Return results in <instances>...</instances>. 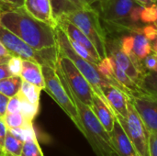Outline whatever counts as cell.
I'll return each mask as SVG.
<instances>
[{
	"label": "cell",
	"instance_id": "cell-46",
	"mask_svg": "<svg viewBox=\"0 0 157 156\" xmlns=\"http://www.w3.org/2000/svg\"><path fill=\"white\" fill-rule=\"evenodd\" d=\"M0 155H4V153H3V150L1 149V147H0Z\"/></svg>",
	"mask_w": 157,
	"mask_h": 156
},
{
	"label": "cell",
	"instance_id": "cell-34",
	"mask_svg": "<svg viewBox=\"0 0 157 156\" xmlns=\"http://www.w3.org/2000/svg\"><path fill=\"white\" fill-rule=\"evenodd\" d=\"M6 112H10V113L20 112V102H19V98L17 95L9 98V101L6 107Z\"/></svg>",
	"mask_w": 157,
	"mask_h": 156
},
{
	"label": "cell",
	"instance_id": "cell-35",
	"mask_svg": "<svg viewBox=\"0 0 157 156\" xmlns=\"http://www.w3.org/2000/svg\"><path fill=\"white\" fill-rule=\"evenodd\" d=\"M7 131H8L7 126L6 125L3 119L0 118V147L2 150H3V146H4V143H5Z\"/></svg>",
	"mask_w": 157,
	"mask_h": 156
},
{
	"label": "cell",
	"instance_id": "cell-3",
	"mask_svg": "<svg viewBox=\"0 0 157 156\" xmlns=\"http://www.w3.org/2000/svg\"><path fill=\"white\" fill-rule=\"evenodd\" d=\"M98 12L100 19L108 27L109 32L137 33L142 32V27L133 26L129 15L133 6L138 5L134 0H98Z\"/></svg>",
	"mask_w": 157,
	"mask_h": 156
},
{
	"label": "cell",
	"instance_id": "cell-13",
	"mask_svg": "<svg viewBox=\"0 0 157 156\" xmlns=\"http://www.w3.org/2000/svg\"><path fill=\"white\" fill-rule=\"evenodd\" d=\"M56 22H57L58 26L66 33L67 37L70 40H73L75 42L79 43L80 45L84 46L90 52V54L94 57V59L98 63L100 62L101 58H100L96 47L94 46L92 41L85 35V33L81 29H79L75 25H74L72 22H70L68 19H66L63 17H57Z\"/></svg>",
	"mask_w": 157,
	"mask_h": 156
},
{
	"label": "cell",
	"instance_id": "cell-9",
	"mask_svg": "<svg viewBox=\"0 0 157 156\" xmlns=\"http://www.w3.org/2000/svg\"><path fill=\"white\" fill-rule=\"evenodd\" d=\"M57 65L63 74L71 90L76 97L84 104L91 107L94 91L88 81L74 63L67 56L58 52Z\"/></svg>",
	"mask_w": 157,
	"mask_h": 156
},
{
	"label": "cell",
	"instance_id": "cell-39",
	"mask_svg": "<svg viewBox=\"0 0 157 156\" xmlns=\"http://www.w3.org/2000/svg\"><path fill=\"white\" fill-rule=\"evenodd\" d=\"M73 4H75L78 8L80 9H86V8H90L93 6H90L85 0H70Z\"/></svg>",
	"mask_w": 157,
	"mask_h": 156
},
{
	"label": "cell",
	"instance_id": "cell-11",
	"mask_svg": "<svg viewBox=\"0 0 157 156\" xmlns=\"http://www.w3.org/2000/svg\"><path fill=\"white\" fill-rule=\"evenodd\" d=\"M106 51L107 55L110 56L119 67L122 69L127 75L139 86L144 74L134 65L130 56L125 54L121 50L119 40L115 36L109 37L106 34Z\"/></svg>",
	"mask_w": 157,
	"mask_h": 156
},
{
	"label": "cell",
	"instance_id": "cell-18",
	"mask_svg": "<svg viewBox=\"0 0 157 156\" xmlns=\"http://www.w3.org/2000/svg\"><path fill=\"white\" fill-rule=\"evenodd\" d=\"M134 45H133V53L136 58L143 63L144 58L153 51L152 42L144 36L142 32L134 33Z\"/></svg>",
	"mask_w": 157,
	"mask_h": 156
},
{
	"label": "cell",
	"instance_id": "cell-6",
	"mask_svg": "<svg viewBox=\"0 0 157 156\" xmlns=\"http://www.w3.org/2000/svg\"><path fill=\"white\" fill-rule=\"evenodd\" d=\"M61 17L68 19L85 33L96 47L101 59L107 56L106 30L96 8L90 7L86 9H77Z\"/></svg>",
	"mask_w": 157,
	"mask_h": 156
},
{
	"label": "cell",
	"instance_id": "cell-26",
	"mask_svg": "<svg viewBox=\"0 0 157 156\" xmlns=\"http://www.w3.org/2000/svg\"><path fill=\"white\" fill-rule=\"evenodd\" d=\"M20 156H44L36 135L24 142Z\"/></svg>",
	"mask_w": 157,
	"mask_h": 156
},
{
	"label": "cell",
	"instance_id": "cell-27",
	"mask_svg": "<svg viewBox=\"0 0 157 156\" xmlns=\"http://www.w3.org/2000/svg\"><path fill=\"white\" fill-rule=\"evenodd\" d=\"M119 40V45L121 50L130 56L133 51V45H134V35L132 33L122 34L121 37H116Z\"/></svg>",
	"mask_w": 157,
	"mask_h": 156
},
{
	"label": "cell",
	"instance_id": "cell-22",
	"mask_svg": "<svg viewBox=\"0 0 157 156\" xmlns=\"http://www.w3.org/2000/svg\"><path fill=\"white\" fill-rule=\"evenodd\" d=\"M53 17L56 20L57 17L74 12L78 8L75 4H73L70 0H51Z\"/></svg>",
	"mask_w": 157,
	"mask_h": 156
},
{
	"label": "cell",
	"instance_id": "cell-21",
	"mask_svg": "<svg viewBox=\"0 0 157 156\" xmlns=\"http://www.w3.org/2000/svg\"><path fill=\"white\" fill-rule=\"evenodd\" d=\"M8 129H17V128H25L32 126V122L28 120L21 112H6L2 118Z\"/></svg>",
	"mask_w": 157,
	"mask_h": 156
},
{
	"label": "cell",
	"instance_id": "cell-44",
	"mask_svg": "<svg viewBox=\"0 0 157 156\" xmlns=\"http://www.w3.org/2000/svg\"><path fill=\"white\" fill-rule=\"evenodd\" d=\"M6 9H10L9 7H7L6 6H5V5H3L2 3H0V14L3 12V11H5V10H6Z\"/></svg>",
	"mask_w": 157,
	"mask_h": 156
},
{
	"label": "cell",
	"instance_id": "cell-10",
	"mask_svg": "<svg viewBox=\"0 0 157 156\" xmlns=\"http://www.w3.org/2000/svg\"><path fill=\"white\" fill-rule=\"evenodd\" d=\"M149 132H157V98L142 91L128 96Z\"/></svg>",
	"mask_w": 157,
	"mask_h": 156
},
{
	"label": "cell",
	"instance_id": "cell-24",
	"mask_svg": "<svg viewBox=\"0 0 157 156\" xmlns=\"http://www.w3.org/2000/svg\"><path fill=\"white\" fill-rule=\"evenodd\" d=\"M139 86L143 91L157 98V72H147L144 75Z\"/></svg>",
	"mask_w": 157,
	"mask_h": 156
},
{
	"label": "cell",
	"instance_id": "cell-28",
	"mask_svg": "<svg viewBox=\"0 0 157 156\" xmlns=\"http://www.w3.org/2000/svg\"><path fill=\"white\" fill-rule=\"evenodd\" d=\"M157 19V4L144 6L141 14V21L143 24H152Z\"/></svg>",
	"mask_w": 157,
	"mask_h": 156
},
{
	"label": "cell",
	"instance_id": "cell-29",
	"mask_svg": "<svg viewBox=\"0 0 157 156\" xmlns=\"http://www.w3.org/2000/svg\"><path fill=\"white\" fill-rule=\"evenodd\" d=\"M6 64L12 75H20L23 65V59L21 57L12 55L8 59Z\"/></svg>",
	"mask_w": 157,
	"mask_h": 156
},
{
	"label": "cell",
	"instance_id": "cell-5",
	"mask_svg": "<svg viewBox=\"0 0 157 156\" xmlns=\"http://www.w3.org/2000/svg\"><path fill=\"white\" fill-rule=\"evenodd\" d=\"M55 33H56V40H57L58 52L67 56L77 67V69L81 72V74L86 77V79L88 81V83L92 86L93 91L97 95H98L101 98L106 100L101 91V87L111 83L100 74V73L98 70L97 64L86 61V59L82 58L80 55H78L75 52V51L73 49V47L70 44L66 33L59 26L55 28Z\"/></svg>",
	"mask_w": 157,
	"mask_h": 156
},
{
	"label": "cell",
	"instance_id": "cell-47",
	"mask_svg": "<svg viewBox=\"0 0 157 156\" xmlns=\"http://www.w3.org/2000/svg\"><path fill=\"white\" fill-rule=\"evenodd\" d=\"M129 156H140V155H139L138 154H136V153H135V154H131V155H129Z\"/></svg>",
	"mask_w": 157,
	"mask_h": 156
},
{
	"label": "cell",
	"instance_id": "cell-7",
	"mask_svg": "<svg viewBox=\"0 0 157 156\" xmlns=\"http://www.w3.org/2000/svg\"><path fill=\"white\" fill-rule=\"evenodd\" d=\"M0 40L11 55L19 56L23 60L35 62L41 66L45 65L52 68H56L58 48L49 49L45 51H37L1 25Z\"/></svg>",
	"mask_w": 157,
	"mask_h": 156
},
{
	"label": "cell",
	"instance_id": "cell-14",
	"mask_svg": "<svg viewBox=\"0 0 157 156\" xmlns=\"http://www.w3.org/2000/svg\"><path fill=\"white\" fill-rule=\"evenodd\" d=\"M23 7L33 17L52 28L58 26L52 13L51 0H24Z\"/></svg>",
	"mask_w": 157,
	"mask_h": 156
},
{
	"label": "cell",
	"instance_id": "cell-32",
	"mask_svg": "<svg viewBox=\"0 0 157 156\" xmlns=\"http://www.w3.org/2000/svg\"><path fill=\"white\" fill-rule=\"evenodd\" d=\"M142 33L152 42L157 38V28L152 24H145L142 28Z\"/></svg>",
	"mask_w": 157,
	"mask_h": 156
},
{
	"label": "cell",
	"instance_id": "cell-8",
	"mask_svg": "<svg viewBox=\"0 0 157 156\" xmlns=\"http://www.w3.org/2000/svg\"><path fill=\"white\" fill-rule=\"evenodd\" d=\"M120 121L128 137L130 138L136 154L140 156H149L148 142L149 131L146 129L144 121L133 107L132 101L128 100V113L125 118L116 117Z\"/></svg>",
	"mask_w": 157,
	"mask_h": 156
},
{
	"label": "cell",
	"instance_id": "cell-20",
	"mask_svg": "<svg viewBox=\"0 0 157 156\" xmlns=\"http://www.w3.org/2000/svg\"><path fill=\"white\" fill-rule=\"evenodd\" d=\"M23 142L16 138L8 129L6 133V137L3 146V153L6 156H20L22 148H23Z\"/></svg>",
	"mask_w": 157,
	"mask_h": 156
},
{
	"label": "cell",
	"instance_id": "cell-45",
	"mask_svg": "<svg viewBox=\"0 0 157 156\" xmlns=\"http://www.w3.org/2000/svg\"><path fill=\"white\" fill-rule=\"evenodd\" d=\"M85 1H86V2L90 6H93V5H94L95 3H97L98 0H85Z\"/></svg>",
	"mask_w": 157,
	"mask_h": 156
},
{
	"label": "cell",
	"instance_id": "cell-30",
	"mask_svg": "<svg viewBox=\"0 0 157 156\" xmlns=\"http://www.w3.org/2000/svg\"><path fill=\"white\" fill-rule=\"evenodd\" d=\"M143 65L146 72H157V53L152 51L143 61Z\"/></svg>",
	"mask_w": 157,
	"mask_h": 156
},
{
	"label": "cell",
	"instance_id": "cell-31",
	"mask_svg": "<svg viewBox=\"0 0 157 156\" xmlns=\"http://www.w3.org/2000/svg\"><path fill=\"white\" fill-rule=\"evenodd\" d=\"M144 6L141 5H136L135 6L132 7V9L130 12L129 15V19L131 21V23L133 26L136 27H142V21H141V14H142V10H143Z\"/></svg>",
	"mask_w": 157,
	"mask_h": 156
},
{
	"label": "cell",
	"instance_id": "cell-2",
	"mask_svg": "<svg viewBox=\"0 0 157 156\" xmlns=\"http://www.w3.org/2000/svg\"><path fill=\"white\" fill-rule=\"evenodd\" d=\"M66 85L69 93L77 108V111L83 127L82 134L87 140L88 143L90 144L96 155L119 156L113 148L109 133L100 123V121L93 112L92 108L89 106L84 104L76 97V96L71 90L67 81H66Z\"/></svg>",
	"mask_w": 157,
	"mask_h": 156
},
{
	"label": "cell",
	"instance_id": "cell-38",
	"mask_svg": "<svg viewBox=\"0 0 157 156\" xmlns=\"http://www.w3.org/2000/svg\"><path fill=\"white\" fill-rule=\"evenodd\" d=\"M11 73L8 69V66L6 63H2L0 64V80H3L6 77L11 76Z\"/></svg>",
	"mask_w": 157,
	"mask_h": 156
},
{
	"label": "cell",
	"instance_id": "cell-4",
	"mask_svg": "<svg viewBox=\"0 0 157 156\" xmlns=\"http://www.w3.org/2000/svg\"><path fill=\"white\" fill-rule=\"evenodd\" d=\"M42 74L44 77V91L47 92L52 98L60 106L66 115L75 124L77 129L83 132V127L77 111V108L69 93L65 78L56 64V68L50 66H41Z\"/></svg>",
	"mask_w": 157,
	"mask_h": 156
},
{
	"label": "cell",
	"instance_id": "cell-33",
	"mask_svg": "<svg viewBox=\"0 0 157 156\" xmlns=\"http://www.w3.org/2000/svg\"><path fill=\"white\" fill-rule=\"evenodd\" d=\"M148 152L149 156H157V132L149 133Z\"/></svg>",
	"mask_w": 157,
	"mask_h": 156
},
{
	"label": "cell",
	"instance_id": "cell-16",
	"mask_svg": "<svg viewBox=\"0 0 157 156\" xmlns=\"http://www.w3.org/2000/svg\"><path fill=\"white\" fill-rule=\"evenodd\" d=\"M100 121V123L103 125V127L107 130L109 133H110L113 130L114 123L116 121V116L109 104L101 98L98 95H97L94 92L93 98H92V105L90 107Z\"/></svg>",
	"mask_w": 157,
	"mask_h": 156
},
{
	"label": "cell",
	"instance_id": "cell-1",
	"mask_svg": "<svg viewBox=\"0 0 157 156\" xmlns=\"http://www.w3.org/2000/svg\"><path fill=\"white\" fill-rule=\"evenodd\" d=\"M0 25L37 51L57 48L55 29L33 17L23 6L3 11Z\"/></svg>",
	"mask_w": 157,
	"mask_h": 156
},
{
	"label": "cell",
	"instance_id": "cell-23",
	"mask_svg": "<svg viewBox=\"0 0 157 156\" xmlns=\"http://www.w3.org/2000/svg\"><path fill=\"white\" fill-rule=\"evenodd\" d=\"M41 90L42 89L40 88L39 86L30 84L29 82L23 81L19 91L30 103L35 105H40V96Z\"/></svg>",
	"mask_w": 157,
	"mask_h": 156
},
{
	"label": "cell",
	"instance_id": "cell-36",
	"mask_svg": "<svg viewBox=\"0 0 157 156\" xmlns=\"http://www.w3.org/2000/svg\"><path fill=\"white\" fill-rule=\"evenodd\" d=\"M9 101V97L0 93V118H3L6 113V107Z\"/></svg>",
	"mask_w": 157,
	"mask_h": 156
},
{
	"label": "cell",
	"instance_id": "cell-19",
	"mask_svg": "<svg viewBox=\"0 0 157 156\" xmlns=\"http://www.w3.org/2000/svg\"><path fill=\"white\" fill-rule=\"evenodd\" d=\"M22 78L20 75H11L3 80H0V93L9 98L17 95L21 88Z\"/></svg>",
	"mask_w": 157,
	"mask_h": 156
},
{
	"label": "cell",
	"instance_id": "cell-25",
	"mask_svg": "<svg viewBox=\"0 0 157 156\" xmlns=\"http://www.w3.org/2000/svg\"><path fill=\"white\" fill-rule=\"evenodd\" d=\"M17 96L19 98V102H20V112L28 120L33 122V120L35 119V117L39 111V105H35V104L30 103L20 93V91L17 93Z\"/></svg>",
	"mask_w": 157,
	"mask_h": 156
},
{
	"label": "cell",
	"instance_id": "cell-17",
	"mask_svg": "<svg viewBox=\"0 0 157 156\" xmlns=\"http://www.w3.org/2000/svg\"><path fill=\"white\" fill-rule=\"evenodd\" d=\"M20 76L23 81L29 82L30 84H33L42 90L44 89L45 83H44V77L42 74L41 65L29 60H23V65H22V71L20 74Z\"/></svg>",
	"mask_w": 157,
	"mask_h": 156
},
{
	"label": "cell",
	"instance_id": "cell-41",
	"mask_svg": "<svg viewBox=\"0 0 157 156\" xmlns=\"http://www.w3.org/2000/svg\"><path fill=\"white\" fill-rule=\"evenodd\" d=\"M134 1L143 6H151L153 4H157V0H134Z\"/></svg>",
	"mask_w": 157,
	"mask_h": 156
},
{
	"label": "cell",
	"instance_id": "cell-12",
	"mask_svg": "<svg viewBox=\"0 0 157 156\" xmlns=\"http://www.w3.org/2000/svg\"><path fill=\"white\" fill-rule=\"evenodd\" d=\"M101 91L115 116L125 118L128 113V95L112 84L104 86Z\"/></svg>",
	"mask_w": 157,
	"mask_h": 156
},
{
	"label": "cell",
	"instance_id": "cell-40",
	"mask_svg": "<svg viewBox=\"0 0 157 156\" xmlns=\"http://www.w3.org/2000/svg\"><path fill=\"white\" fill-rule=\"evenodd\" d=\"M6 56H12V55L10 54V52L7 51V49L0 40V57H6Z\"/></svg>",
	"mask_w": 157,
	"mask_h": 156
},
{
	"label": "cell",
	"instance_id": "cell-42",
	"mask_svg": "<svg viewBox=\"0 0 157 156\" xmlns=\"http://www.w3.org/2000/svg\"><path fill=\"white\" fill-rule=\"evenodd\" d=\"M152 48H153V51L157 53V38L154 41H152Z\"/></svg>",
	"mask_w": 157,
	"mask_h": 156
},
{
	"label": "cell",
	"instance_id": "cell-37",
	"mask_svg": "<svg viewBox=\"0 0 157 156\" xmlns=\"http://www.w3.org/2000/svg\"><path fill=\"white\" fill-rule=\"evenodd\" d=\"M0 3L6 6L9 8H15L23 6L24 0H0Z\"/></svg>",
	"mask_w": 157,
	"mask_h": 156
},
{
	"label": "cell",
	"instance_id": "cell-48",
	"mask_svg": "<svg viewBox=\"0 0 157 156\" xmlns=\"http://www.w3.org/2000/svg\"><path fill=\"white\" fill-rule=\"evenodd\" d=\"M154 24H155V27H156V28H157V19H156V21H155V22Z\"/></svg>",
	"mask_w": 157,
	"mask_h": 156
},
{
	"label": "cell",
	"instance_id": "cell-49",
	"mask_svg": "<svg viewBox=\"0 0 157 156\" xmlns=\"http://www.w3.org/2000/svg\"><path fill=\"white\" fill-rule=\"evenodd\" d=\"M0 156H6V155H0Z\"/></svg>",
	"mask_w": 157,
	"mask_h": 156
},
{
	"label": "cell",
	"instance_id": "cell-43",
	"mask_svg": "<svg viewBox=\"0 0 157 156\" xmlns=\"http://www.w3.org/2000/svg\"><path fill=\"white\" fill-rule=\"evenodd\" d=\"M11 56H6V57H0V64L2 63H6L8 59L10 58Z\"/></svg>",
	"mask_w": 157,
	"mask_h": 156
},
{
	"label": "cell",
	"instance_id": "cell-15",
	"mask_svg": "<svg viewBox=\"0 0 157 156\" xmlns=\"http://www.w3.org/2000/svg\"><path fill=\"white\" fill-rule=\"evenodd\" d=\"M109 135L113 148L119 156H129L136 153L130 138L117 119Z\"/></svg>",
	"mask_w": 157,
	"mask_h": 156
}]
</instances>
